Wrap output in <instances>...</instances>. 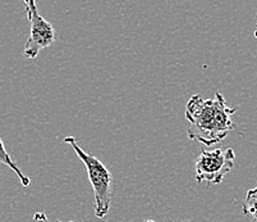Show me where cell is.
Wrapping results in <instances>:
<instances>
[{"label": "cell", "mask_w": 257, "mask_h": 222, "mask_svg": "<svg viewBox=\"0 0 257 222\" xmlns=\"http://www.w3.org/2000/svg\"><path fill=\"white\" fill-rule=\"evenodd\" d=\"M235 109L226 106L220 93H216L214 99H205L200 94L192 95L184 113L189 123L187 135L205 145L218 144L235 128L232 121Z\"/></svg>", "instance_id": "cell-1"}, {"label": "cell", "mask_w": 257, "mask_h": 222, "mask_svg": "<svg viewBox=\"0 0 257 222\" xmlns=\"http://www.w3.org/2000/svg\"><path fill=\"white\" fill-rule=\"evenodd\" d=\"M64 142L73 148L78 158L83 162L87 170L88 179L93 189L95 195V214L99 218H104L110 209L111 203V186H113V176L110 171L105 167L104 163L92 154H88L78 145L73 136L64 137Z\"/></svg>", "instance_id": "cell-2"}, {"label": "cell", "mask_w": 257, "mask_h": 222, "mask_svg": "<svg viewBox=\"0 0 257 222\" xmlns=\"http://www.w3.org/2000/svg\"><path fill=\"white\" fill-rule=\"evenodd\" d=\"M235 154L232 148L201 151L195 163L197 182H209L219 185L225 175L234 167Z\"/></svg>", "instance_id": "cell-3"}, {"label": "cell", "mask_w": 257, "mask_h": 222, "mask_svg": "<svg viewBox=\"0 0 257 222\" xmlns=\"http://www.w3.org/2000/svg\"><path fill=\"white\" fill-rule=\"evenodd\" d=\"M25 6L31 29L25 44L23 55L29 59H35L40 51L49 48L55 41V30L49 21L40 15L34 0H26Z\"/></svg>", "instance_id": "cell-4"}, {"label": "cell", "mask_w": 257, "mask_h": 222, "mask_svg": "<svg viewBox=\"0 0 257 222\" xmlns=\"http://www.w3.org/2000/svg\"><path fill=\"white\" fill-rule=\"evenodd\" d=\"M0 163H3V165L8 166L12 171H15V174L17 175L18 179H20V181H21V184H22L23 186H29L30 184H31V180H30L29 177L26 176V175L21 171V168L18 167V166L16 165L15 161L11 158V156H9L8 152H7L6 146H4V142L2 139H0Z\"/></svg>", "instance_id": "cell-5"}, {"label": "cell", "mask_w": 257, "mask_h": 222, "mask_svg": "<svg viewBox=\"0 0 257 222\" xmlns=\"http://www.w3.org/2000/svg\"><path fill=\"white\" fill-rule=\"evenodd\" d=\"M243 214L251 218L252 222H257V185L247 191L243 203Z\"/></svg>", "instance_id": "cell-6"}, {"label": "cell", "mask_w": 257, "mask_h": 222, "mask_svg": "<svg viewBox=\"0 0 257 222\" xmlns=\"http://www.w3.org/2000/svg\"><path fill=\"white\" fill-rule=\"evenodd\" d=\"M34 222H49L48 217L43 213V212H37V213L34 214ZM62 222V221H58ZM68 222H74V221H68Z\"/></svg>", "instance_id": "cell-7"}, {"label": "cell", "mask_w": 257, "mask_h": 222, "mask_svg": "<svg viewBox=\"0 0 257 222\" xmlns=\"http://www.w3.org/2000/svg\"><path fill=\"white\" fill-rule=\"evenodd\" d=\"M145 222H158V221H154V219H146ZM188 222H191V221H188Z\"/></svg>", "instance_id": "cell-8"}, {"label": "cell", "mask_w": 257, "mask_h": 222, "mask_svg": "<svg viewBox=\"0 0 257 222\" xmlns=\"http://www.w3.org/2000/svg\"><path fill=\"white\" fill-rule=\"evenodd\" d=\"M254 37H257V31H254Z\"/></svg>", "instance_id": "cell-9"}, {"label": "cell", "mask_w": 257, "mask_h": 222, "mask_svg": "<svg viewBox=\"0 0 257 222\" xmlns=\"http://www.w3.org/2000/svg\"><path fill=\"white\" fill-rule=\"evenodd\" d=\"M256 31H257V20H256Z\"/></svg>", "instance_id": "cell-10"}]
</instances>
